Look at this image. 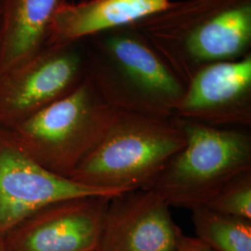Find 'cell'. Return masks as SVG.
Masks as SVG:
<instances>
[{"label":"cell","instance_id":"3","mask_svg":"<svg viewBox=\"0 0 251 251\" xmlns=\"http://www.w3.org/2000/svg\"><path fill=\"white\" fill-rule=\"evenodd\" d=\"M185 137L152 189L170 206H205L234 177L251 171L249 127L206 125L173 117Z\"/></svg>","mask_w":251,"mask_h":251},{"label":"cell","instance_id":"8","mask_svg":"<svg viewBox=\"0 0 251 251\" xmlns=\"http://www.w3.org/2000/svg\"><path fill=\"white\" fill-rule=\"evenodd\" d=\"M251 59L219 62L195 74L173 117L206 125L251 127Z\"/></svg>","mask_w":251,"mask_h":251},{"label":"cell","instance_id":"9","mask_svg":"<svg viewBox=\"0 0 251 251\" xmlns=\"http://www.w3.org/2000/svg\"><path fill=\"white\" fill-rule=\"evenodd\" d=\"M63 0H2L0 4V74L44 50Z\"/></svg>","mask_w":251,"mask_h":251},{"label":"cell","instance_id":"1","mask_svg":"<svg viewBox=\"0 0 251 251\" xmlns=\"http://www.w3.org/2000/svg\"><path fill=\"white\" fill-rule=\"evenodd\" d=\"M185 143L173 117L117 111L106 132L69 179L117 193L151 189Z\"/></svg>","mask_w":251,"mask_h":251},{"label":"cell","instance_id":"14","mask_svg":"<svg viewBox=\"0 0 251 251\" xmlns=\"http://www.w3.org/2000/svg\"><path fill=\"white\" fill-rule=\"evenodd\" d=\"M174 251H216L197 237L182 234Z\"/></svg>","mask_w":251,"mask_h":251},{"label":"cell","instance_id":"16","mask_svg":"<svg viewBox=\"0 0 251 251\" xmlns=\"http://www.w3.org/2000/svg\"><path fill=\"white\" fill-rule=\"evenodd\" d=\"M1 1H2V0H0V4H1Z\"/></svg>","mask_w":251,"mask_h":251},{"label":"cell","instance_id":"15","mask_svg":"<svg viewBox=\"0 0 251 251\" xmlns=\"http://www.w3.org/2000/svg\"><path fill=\"white\" fill-rule=\"evenodd\" d=\"M0 251H5V248H4V244H3L2 238H0Z\"/></svg>","mask_w":251,"mask_h":251},{"label":"cell","instance_id":"4","mask_svg":"<svg viewBox=\"0 0 251 251\" xmlns=\"http://www.w3.org/2000/svg\"><path fill=\"white\" fill-rule=\"evenodd\" d=\"M118 194L81 184L46 170L0 128V238L50 204L71 198H113Z\"/></svg>","mask_w":251,"mask_h":251},{"label":"cell","instance_id":"2","mask_svg":"<svg viewBox=\"0 0 251 251\" xmlns=\"http://www.w3.org/2000/svg\"><path fill=\"white\" fill-rule=\"evenodd\" d=\"M117 112L86 75L63 98L2 129L34 161L69 179L100 141Z\"/></svg>","mask_w":251,"mask_h":251},{"label":"cell","instance_id":"6","mask_svg":"<svg viewBox=\"0 0 251 251\" xmlns=\"http://www.w3.org/2000/svg\"><path fill=\"white\" fill-rule=\"evenodd\" d=\"M110 198H71L44 206L2 238L5 251H97Z\"/></svg>","mask_w":251,"mask_h":251},{"label":"cell","instance_id":"7","mask_svg":"<svg viewBox=\"0 0 251 251\" xmlns=\"http://www.w3.org/2000/svg\"><path fill=\"white\" fill-rule=\"evenodd\" d=\"M169 204L152 189L109 199L97 251H174L183 234Z\"/></svg>","mask_w":251,"mask_h":251},{"label":"cell","instance_id":"5","mask_svg":"<svg viewBox=\"0 0 251 251\" xmlns=\"http://www.w3.org/2000/svg\"><path fill=\"white\" fill-rule=\"evenodd\" d=\"M86 75L79 55L68 45L48 46L0 74V127L14 125L63 98Z\"/></svg>","mask_w":251,"mask_h":251},{"label":"cell","instance_id":"10","mask_svg":"<svg viewBox=\"0 0 251 251\" xmlns=\"http://www.w3.org/2000/svg\"><path fill=\"white\" fill-rule=\"evenodd\" d=\"M169 0H91L64 4L54 16L48 46L69 45L84 36L160 12Z\"/></svg>","mask_w":251,"mask_h":251},{"label":"cell","instance_id":"12","mask_svg":"<svg viewBox=\"0 0 251 251\" xmlns=\"http://www.w3.org/2000/svg\"><path fill=\"white\" fill-rule=\"evenodd\" d=\"M197 238L216 251H251V221L207 206L192 209Z\"/></svg>","mask_w":251,"mask_h":251},{"label":"cell","instance_id":"11","mask_svg":"<svg viewBox=\"0 0 251 251\" xmlns=\"http://www.w3.org/2000/svg\"><path fill=\"white\" fill-rule=\"evenodd\" d=\"M251 36V9L239 7L221 12L191 34V54L200 61H218L238 54Z\"/></svg>","mask_w":251,"mask_h":251},{"label":"cell","instance_id":"13","mask_svg":"<svg viewBox=\"0 0 251 251\" xmlns=\"http://www.w3.org/2000/svg\"><path fill=\"white\" fill-rule=\"evenodd\" d=\"M205 206L224 214L251 221V171L228 181Z\"/></svg>","mask_w":251,"mask_h":251}]
</instances>
